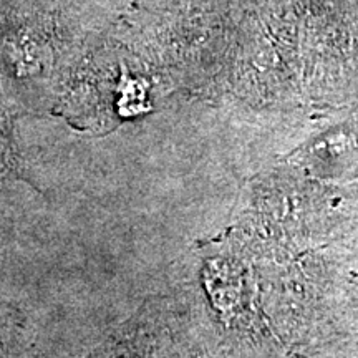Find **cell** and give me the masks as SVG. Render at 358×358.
Here are the masks:
<instances>
[{
	"label": "cell",
	"mask_w": 358,
	"mask_h": 358,
	"mask_svg": "<svg viewBox=\"0 0 358 358\" xmlns=\"http://www.w3.org/2000/svg\"><path fill=\"white\" fill-rule=\"evenodd\" d=\"M19 176V156L13 141L10 116L0 103V182L12 181Z\"/></svg>",
	"instance_id": "obj_1"
}]
</instances>
